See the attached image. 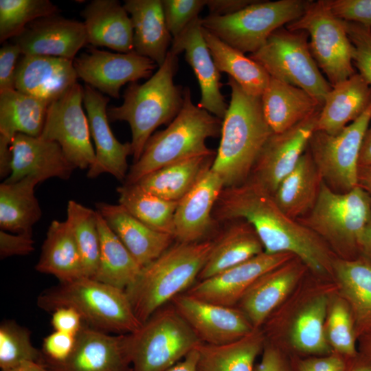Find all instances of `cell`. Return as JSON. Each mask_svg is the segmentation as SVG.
I'll return each mask as SVG.
<instances>
[{
	"label": "cell",
	"mask_w": 371,
	"mask_h": 371,
	"mask_svg": "<svg viewBox=\"0 0 371 371\" xmlns=\"http://www.w3.org/2000/svg\"><path fill=\"white\" fill-rule=\"evenodd\" d=\"M265 337L260 328L230 343L212 345L201 343L197 371H255L256 357L262 352Z\"/></svg>",
	"instance_id": "36"
},
{
	"label": "cell",
	"mask_w": 371,
	"mask_h": 371,
	"mask_svg": "<svg viewBox=\"0 0 371 371\" xmlns=\"http://www.w3.org/2000/svg\"><path fill=\"white\" fill-rule=\"evenodd\" d=\"M339 19L371 27V0H324Z\"/></svg>",
	"instance_id": "49"
},
{
	"label": "cell",
	"mask_w": 371,
	"mask_h": 371,
	"mask_svg": "<svg viewBox=\"0 0 371 371\" xmlns=\"http://www.w3.org/2000/svg\"><path fill=\"white\" fill-rule=\"evenodd\" d=\"M83 92L84 87L76 82L52 102L39 136L57 142L71 164L82 170L89 169L95 159L88 118L82 109Z\"/></svg>",
	"instance_id": "13"
},
{
	"label": "cell",
	"mask_w": 371,
	"mask_h": 371,
	"mask_svg": "<svg viewBox=\"0 0 371 371\" xmlns=\"http://www.w3.org/2000/svg\"><path fill=\"white\" fill-rule=\"evenodd\" d=\"M1 371H51L44 364L35 361H26L12 368Z\"/></svg>",
	"instance_id": "62"
},
{
	"label": "cell",
	"mask_w": 371,
	"mask_h": 371,
	"mask_svg": "<svg viewBox=\"0 0 371 371\" xmlns=\"http://www.w3.org/2000/svg\"><path fill=\"white\" fill-rule=\"evenodd\" d=\"M78 77L102 93L120 98L121 87L126 83L150 78L157 65L134 51L110 52L95 47L74 60Z\"/></svg>",
	"instance_id": "14"
},
{
	"label": "cell",
	"mask_w": 371,
	"mask_h": 371,
	"mask_svg": "<svg viewBox=\"0 0 371 371\" xmlns=\"http://www.w3.org/2000/svg\"><path fill=\"white\" fill-rule=\"evenodd\" d=\"M202 32L218 70L227 74L247 94L261 97L271 78L267 71L203 27Z\"/></svg>",
	"instance_id": "38"
},
{
	"label": "cell",
	"mask_w": 371,
	"mask_h": 371,
	"mask_svg": "<svg viewBox=\"0 0 371 371\" xmlns=\"http://www.w3.org/2000/svg\"><path fill=\"white\" fill-rule=\"evenodd\" d=\"M58 11L49 0H1L0 42L16 37L32 21L58 14Z\"/></svg>",
	"instance_id": "44"
},
{
	"label": "cell",
	"mask_w": 371,
	"mask_h": 371,
	"mask_svg": "<svg viewBox=\"0 0 371 371\" xmlns=\"http://www.w3.org/2000/svg\"><path fill=\"white\" fill-rule=\"evenodd\" d=\"M296 362L294 364L278 346L265 341L261 360L255 371H297Z\"/></svg>",
	"instance_id": "52"
},
{
	"label": "cell",
	"mask_w": 371,
	"mask_h": 371,
	"mask_svg": "<svg viewBox=\"0 0 371 371\" xmlns=\"http://www.w3.org/2000/svg\"><path fill=\"white\" fill-rule=\"evenodd\" d=\"M170 303L202 343L226 344L251 333L254 326L238 308L206 302L185 293Z\"/></svg>",
	"instance_id": "15"
},
{
	"label": "cell",
	"mask_w": 371,
	"mask_h": 371,
	"mask_svg": "<svg viewBox=\"0 0 371 371\" xmlns=\"http://www.w3.org/2000/svg\"><path fill=\"white\" fill-rule=\"evenodd\" d=\"M213 245L212 240L177 242L142 268L135 281L125 289L142 323L194 284Z\"/></svg>",
	"instance_id": "3"
},
{
	"label": "cell",
	"mask_w": 371,
	"mask_h": 371,
	"mask_svg": "<svg viewBox=\"0 0 371 371\" xmlns=\"http://www.w3.org/2000/svg\"><path fill=\"white\" fill-rule=\"evenodd\" d=\"M42 352L32 343L30 330L14 320L3 321L0 326V368H12L26 361L43 363Z\"/></svg>",
	"instance_id": "45"
},
{
	"label": "cell",
	"mask_w": 371,
	"mask_h": 371,
	"mask_svg": "<svg viewBox=\"0 0 371 371\" xmlns=\"http://www.w3.org/2000/svg\"><path fill=\"white\" fill-rule=\"evenodd\" d=\"M371 119V106L336 135L315 131L308 150L322 181L333 190L346 192L358 186L359 159Z\"/></svg>",
	"instance_id": "12"
},
{
	"label": "cell",
	"mask_w": 371,
	"mask_h": 371,
	"mask_svg": "<svg viewBox=\"0 0 371 371\" xmlns=\"http://www.w3.org/2000/svg\"><path fill=\"white\" fill-rule=\"evenodd\" d=\"M164 18L172 39L178 37L206 6V0H161Z\"/></svg>",
	"instance_id": "47"
},
{
	"label": "cell",
	"mask_w": 371,
	"mask_h": 371,
	"mask_svg": "<svg viewBox=\"0 0 371 371\" xmlns=\"http://www.w3.org/2000/svg\"><path fill=\"white\" fill-rule=\"evenodd\" d=\"M177 69V56L169 51L164 63L148 80L130 83L123 103L107 109L110 122L128 123L134 162L142 155L153 131L161 124H169L182 108L183 89L174 82Z\"/></svg>",
	"instance_id": "4"
},
{
	"label": "cell",
	"mask_w": 371,
	"mask_h": 371,
	"mask_svg": "<svg viewBox=\"0 0 371 371\" xmlns=\"http://www.w3.org/2000/svg\"><path fill=\"white\" fill-rule=\"evenodd\" d=\"M37 305L51 313L58 308H72L85 324L106 333L129 334L142 324L125 290L85 276L43 291Z\"/></svg>",
	"instance_id": "6"
},
{
	"label": "cell",
	"mask_w": 371,
	"mask_h": 371,
	"mask_svg": "<svg viewBox=\"0 0 371 371\" xmlns=\"http://www.w3.org/2000/svg\"><path fill=\"white\" fill-rule=\"evenodd\" d=\"M360 251L361 256L371 260V216L362 235Z\"/></svg>",
	"instance_id": "60"
},
{
	"label": "cell",
	"mask_w": 371,
	"mask_h": 371,
	"mask_svg": "<svg viewBox=\"0 0 371 371\" xmlns=\"http://www.w3.org/2000/svg\"><path fill=\"white\" fill-rule=\"evenodd\" d=\"M35 269L54 276L60 282L85 276L81 256L67 221L54 220L51 223Z\"/></svg>",
	"instance_id": "35"
},
{
	"label": "cell",
	"mask_w": 371,
	"mask_h": 371,
	"mask_svg": "<svg viewBox=\"0 0 371 371\" xmlns=\"http://www.w3.org/2000/svg\"><path fill=\"white\" fill-rule=\"evenodd\" d=\"M216 221L243 220L252 225L268 254L290 253L319 274H331L334 258L317 234L286 216L273 194L251 177L224 188L213 210Z\"/></svg>",
	"instance_id": "1"
},
{
	"label": "cell",
	"mask_w": 371,
	"mask_h": 371,
	"mask_svg": "<svg viewBox=\"0 0 371 371\" xmlns=\"http://www.w3.org/2000/svg\"><path fill=\"white\" fill-rule=\"evenodd\" d=\"M133 29V51L153 60L165 61L172 37L164 18L161 0H125Z\"/></svg>",
	"instance_id": "28"
},
{
	"label": "cell",
	"mask_w": 371,
	"mask_h": 371,
	"mask_svg": "<svg viewBox=\"0 0 371 371\" xmlns=\"http://www.w3.org/2000/svg\"><path fill=\"white\" fill-rule=\"evenodd\" d=\"M23 55H44L74 60L87 44L82 22L58 14L38 19L12 38Z\"/></svg>",
	"instance_id": "21"
},
{
	"label": "cell",
	"mask_w": 371,
	"mask_h": 371,
	"mask_svg": "<svg viewBox=\"0 0 371 371\" xmlns=\"http://www.w3.org/2000/svg\"><path fill=\"white\" fill-rule=\"evenodd\" d=\"M346 371H371V361L359 352L357 356L348 359Z\"/></svg>",
	"instance_id": "59"
},
{
	"label": "cell",
	"mask_w": 371,
	"mask_h": 371,
	"mask_svg": "<svg viewBox=\"0 0 371 371\" xmlns=\"http://www.w3.org/2000/svg\"><path fill=\"white\" fill-rule=\"evenodd\" d=\"M224 188L221 178L210 168L178 201L174 216L177 242L190 243L205 240L214 228L213 209Z\"/></svg>",
	"instance_id": "22"
},
{
	"label": "cell",
	"mask_w": 371,
	"mask_h": 371,
	"mask_svg": "<svg viewBox=\"0 0 371 371\" xmlns=\"http://www.w3.org/2000/svg\"><path fill=\"white\" fill-rule=\"evenodd\" d=\"M260 98L264 117L273 133L291 128L322 107L304 90L271 77Z\"/></svg>",
	"instance_id": "29"
},
{
	"label": "cell",
	"mask_w": 371,
	"mask_h": 371,
	"mask_svg": "<svg viewBox=\"0 0 371 371\" xmlns=\"http://www.w3.org/2000/svg\"><path fill=\"white\" fill-rule=\"evenodd\" d=\"M176 56L184 52L185 59L198 80L201 99L197 104L223 120L228 104L221 92V72L216 68L202 32L201 19L194 20L176 38L169 50Z\"/></svg>",
	"instance_id": "20"
},
{
	"label": "cell",
	"mask_w": 371,
	"mask_h": 371,
	"mask_svg": "<svg viewBox=\"0 0 371 371\" xmlns=\"http://www.w3.org/2000/svg\"><path fill=\"white\" fill-rule=\"evenodd\" d=\"M358 186L371 196V167L359 168Z\"/></svg>",
	"instance_id": "61"
},
{
	"label": "cell",
	"mask_w": 371,
	"mask_h": 371,
	"mask_svg": "<svg viewBox=\"0 0 371 371\" xmlns=\"http://www.w3.org/2000/svg\"><path fill=\"white\" fill-rule=\"evenodd\" d=\"M22 54L15 43H5L0 49V92L15 89L17 60Z\"/></svg>",
	"instance_id": "51"
},
{
	"label": "cell",
	"mask_w": 371,
	"mask_h": 371,
	"mask_svg": "<svg viewBox=\"0 0 371 371\" xmlns=\"http://www.w3.org/2000/svg\"><path fill=\"white\" fill-rule=\"evenodd\" d=\"M66 221L73 232L81 256L84 275L93 278L98 269L100 253L97 212L70 200Z\"/></svg>",
	"instance_id": "43"
},
{
	"label": "cell",
	"mask_w": 371,
	"mask_h": 371,
	"mask_svg": "<svg viewBox=\"0 0 371 371\" xmlns=\"http://www.w3.org/2000/svg\"><path fill=\"white\" fill-rule=\"evenodd\" d=\"M348 359L335 352L318 357L300 359L297 371H346Z\"/></svg>",
	"instance_id": "54"
},
{
	"label": "cell",
	"mask_w": 371,
	"mask_h": 371,
	"mask_svg": "<svg viewBox=\"0 0 371 371\" xmlns=\"http://www.w3.org/2000/svg\"><path fill=\"white\" fill-rule=\"evenodd\" d=\"M295 257L290 253L265 251L192 285L185 293L227 306H235L249 287L263 274Z\"/></svg>",
	"instance_id": "18"
},
{
	"label": "cell",
	"mask_w": 371,
	"mask_h": 371,
	"mask_svg": "<svg viewBox=\"0 0 371 371\" xmlns=\"http://www.w3.org/2000/svg\"><path fill=\"white\" fill-rule=\"evenodd\" d=\"M128 334L109 335L84 323L70 355L43 363L51 371H132Z\"/></svg>",
	"instance_id": "17"
},
{
	"label": "cell",
	"mask_w": 371,
	"mask_h": 371,
	"mask_svg": "<svg viewBox=\"0 0 371 371\" xmlns=\"http://www.w3.org/2000/svg\"><path fill=\"white\" fill-rule=\"evenodd\" d=\"M128 337L132 371H166L202 343L170 302Z\"/></svg>",
	"instance_id": "8"
},
{
	"label": "cell",
	"mask_w": 371,
	"mask_h": 371,
	"mask_svg": "<svg viewBox=\"0 0 371 371\" xmlns=\"http://www.w3.org/2000/svg\"><path fill=\"white\" fill-rule=\"evenodd\" d=\"M49 105L16 89L0 92V144L11 146L18 133L39 137Z\"/></svg>",
	"instance_id": "34"
},
{
	"label": "cell",
	"mask_w": 371,
	"mask_h": 371,
	"mask_svg": "<svg viewBox=\"0 0 371 371\" xmlns=\"http://www.w3.org/2000/svg\"><path fill=\"white\" fill-rule=\"evenodd\" d=\"M308 2L254 1L230 14H209L201 19V25L242 53L252 54L265 43L274 31L300 18Z\"/></svg>",
	"instance_id": "9"
},
{
	"label": "cell",
	"mask_w": 371,
	"mask_h": 371,
	"mask_svg": "<svg viewBox=\"0 0 371 371\" xmlns=\"http://www.w3.org/2000/svg\"><path fill=\"white\" fill-rule=\"evenodd\" d=\"M325 328L328 342L335 352L347 359L357 356L355 321L343 298L334 300L328 308Z\"/></svg>",
	"instance_id": "46"
},
{
	"label": "cell",
	"mask_w": 371,
	"mask_h": 371,
	"mask_svg": "<svg viewBox=\"0 0 371 371\" xmlns=\"http://www.w3.org/2000/svg\"><path fill=\"white\" fill-rule=\"evenodd\" d=\"M39 180L33 176L0 186V227L3 231L21 233L32 231L42 211L34 195Z\"/></svg>",
	"instance_id": "39"
},
{
	"label": "cell",
	"mask_w": 371,
	"mask_h": 371,
	"mask_svg": "<svg viewBox=\"0 0 371 371\" xmlns=\"http://www.w3.org/2000/svg\"><path fill=\"white\" fill-rule=\"evenodd\" d=\"M320 111L282 133H273L263 146L249 177L273 194L308 148L317 130Z\"/></svg>",
	"instance_id": "16"
},
{
	"label": "cell",
	"mask_w": 371,
	"mask_h": 371,
	"mask_svg": "<svg viewBox=\"0 0 371 371\" xmlns=\"http://www.w3.org/2000/svg\"><path fill=\"white\" fill-rule=\"evenodd\" d=\"M371 106V86L359 74L333 87L319 112L317 130L336 135Z\"/></svg>",
	"instance_id": "30"
},
{
	"label": "cell",
	"mask_w": 371,
	"mask_h": 371,
	"mask_svg": "<svg viewBox=\"0 0 371 371\" xmlns=\"http://www.w3.org/2000/svg\"><path fill=\"white\" fill-rule=\"evenodd\" d=\"M87 43L106 47L120 53L133 51L131 17L116 0H93L81 12Z\"/></svg>",
	"instance_id": "27"
},
{
	"label": "cell",
	"mask_w": 371,
	"mask_h": 371,
	"mask_svg": "<svg viewBox=\"0 0 371 371\" xmlns=\"http://www.w3.org/2000/svg\"><path fill=\"white\" fill-rule=\"evenodd\" d=\"M76 336L56 330L47 335L43 343V363L65 361L74 348Z\"/></svg>",
	"instance_id": "50"
},
{
	"label": "cell",
	"mask_w": 371,
	"mask_h": 371,
	"mask_svg": "<svg viewBox=\"0 0 371 371\" xmlns=\"http://www.w3.org/2000/svg\"><path fill=\"white\" fill-rule=\"evenodd\" d=\"M215 156H197L169 164L148 174L137 183L159 197L178 202L212 167Z\"/></svg>",
	"instance_id": "37"
},
{
	"label": "cell",
	"mask_w": 371,
	"mask_h": 371,
	"mask_svg": "<svg viewBox=\"0 0 371 371\" xmlns=\"http://www.w3.org/2000/svg\"><path fill=\"white\" fill-rule=\"evenodd\" d=\"M119 204L149 227L175 237L174 216L178 204L159 197L137 183L117 188Z\"/></svg>",
	"instance_id": "42"
},
{
	"label": "cell",
	"mask_w": 371,
	"mask_h": 371,
	"mask_svg": "<svg viewBox=\"0 0 371 371\" xmlns=\"http://www.w3.org/2000/svg\"><path fill=\"white\" fill-rule=\"evenodd\" d=\"M109 101V97L91 86L84 87L83 104L95 147V162L88 169L87 177L92 179L109 173L124 181L127 176L126 159L133 154L132 146L131 142H120L113 135L107 115Z\"/></svg>",
	"instance_id": "19"
},
{
	"label": "cell",
	"mask_w": 371,
	"mask_h": 371,
	"mask_svg": "<svg viewBox=\"0 0 371 371\" xmlns=\"http://www.w3.org/2000/svg\"><path fill=\"white\" fill-rule=\"evenodd\" d=\"M305 265L297 257L260 276L237 304L254 328H260L291 293Z\"/></svg>",
	"instance_id": "25"
},
{
	"label": "cell",
	"mask_w": 371,
	"mask_h": 371,
	"mask_svg": "<svg viewBox=\"0 0 371 371\" xmlns=\"http://www.w3.org/2000/svg\"><path fill=\"white\" fill-rule=\"evenodd\" d=\"M222 120L195 105L188 87L183 89L182 108L163 131L148 139L142 155L127 174L125 184L137 183L148 174L188 158L216 154L205 141L221 133Z\"/></svg>",
	"instance_id": "5"
},
{
	"label": "cell",
	"mask_w": 371,
	"mask_h": 371,
	"mask_svg": "<svg viewBox=\"0 0 371 371\" xmlns=\"http://www.w3.org/2000/svg\"><path fill=\"white\" fill-rule=\"evenodd\" d=\"M333 271L352 312L357 337H361L371 330V260L361 255L335 258Z\"/></svg>",
	"instance_id": "31"
},
{
	"label": "cell",
	"mask_w": 371,
	"mask_h": 371,
	"mask_svg": "<svg viewBox=\"0 0 371 371\" xmlns=\"http://www.w3.org/2000/svg\"><path fill=\"white\" fill-rule=\"evenodd\" d=\"M305 31L280 27L249 58L270 77L299 87L322 106L333 87L323 76L313 58Z\"/></svg>",
	"instance_id": "10"
},
{
	"label": "cell",
	"mask_w": 371,
	"mask_h": 371,
	"mask_svg": "<svg viewBox=\"0 0 371 371\" xmlns=\"http://www.w3.org/2000/svg\"><path fill=\"white\" fill-rule=\"evenodd\" d=\"M95 205L108 226L142 267L172 245L175 239L173 236L149 227L122 205L104 202L97 203Z\"/></svg>",
	"instance_id": "26"
},
{
	"label": "cell",
	"mask_w": 371,
	"mask_h": 371,
	"mask_svg": "<svg viewBox=\"0 0 371 371\" xmlns=\"http://www.w3.org/2000/svg\"><path fill=\"white\" fill-rule=\"evenodd\" d=\"M370 216L371 196L362 188L338 192L322 181L314 207L297 221L330 244L341 258L354 259L361 256V238Z\"/></svg>",
	"instance_id": "7"
},
{
	"label": "cell",
	"mask_w": 371,
	"mask_h": 371,
	"mask_svg": "<svg viewBox=\"0 0 371 371\" xmlns=\"http://www.w3.org/2000/svg\"><path fill=\"white\" fill-rule=\"evenodd\" d=\"M252 0H206L210 14L225 16L234 13L252 3Z\"/></svg>",
	"instance_id": "56"
},
{
	"label": "cell",
	"mask_w": 371,
	"mask_h": 371,
	"mask_svg": "<svg viewBox=\"0 0 371 371\" xmlns=\"http://www.w3.org/2000/svg\"><path fill=\"white\" fill-rule=\"evenodd\" d=\"M322 182V177L308 150L280 183L273 196L281 210L297 221L306 216L314 207Z\"/></svg>",
	"instance_id": "32"
},
{
	"label": "cell",
	"mask_w": 371,
	"mask_h": 371,
	"mask_svg": "<svg viewBox=\"0 0 371 371\" xmlns=\"http://www.w3.org/2000/svg\"><path fill=\"white\" fill-rule=\"evenodd\" d=\"M51 324L54 330L76 335L84 322L80 315L74 308L62 307L52 312Z\"/></svg>",
	"instance_id": "55"
},
{
	"label": "cell",
	"mask_w": 371,
	"mask_h": 371,
	"mask_svg": "<svg viewBox=\"0 0 371 371\" xmlns=\"http://www.w3.org/2000/svg\"><path fill=\"white\" fill-rule=\"evenodd\" d=\"M231 100L222 120L221 140L211 169L224 187L249 179L260 153L273 133L262 109L260 97L247 94L231 77L227 83Z\"/></svg>",
	"instance_id": "2"
},
{
	"label": "cell",
	"mask_w": 371,
	"mask_h": 371,
	"mask_svg": "<svg viewBox=\"0 0 371 371\" xmlns=\"http://www.w3.org/2000/svg\"><path fill=\"white\" fill-rule=\"evenodd\" d=\"M328 297L319 295L310 300L297 313L290 330V341L297 352L313 355L331 353L326 335Z\"/></svg>",
	"instance_id": "41"
},
{
	"label": "cell",
	"mask_w": 371,
	"mask_h": 371,
	"mask_svg": "<svg viewBox=\"0 0 371 371\" xmlns=\"http://www.w3.org/2000/svg\"><path fill=\"white\" fill-rule=\"evenodd\" d=\"M198 351L196 348L188 353L184 359L166 371H197Z\"/></svg>",
	"instance_id": "58"
},
{
	"label": "cell",
	"mask_w": 371,
	"mask_h": 371,
	"mask_svg": "<svg viewBox=\"0 0 371 371\" xmlns=\"http://www.w3.org/2000/svg\"><path fill=\"white\" fill-rule=\"evenodd\" d=\"M359 167H371V119L361 144L359 159Z\"/></svg>",
	"instance_id": "57"
},
{
	"label": "cell",
	"mask_w": 371,
	"mask_h": 371,
	"mask_svg": "<svg viewBox=\"0 0 371 371\" xmlns=\"http://www.w3.org/2000/svg\"><path fill=\"white\" fill-rule=\"evenodd\" d=\"M361 337L359 352L371 361V330L362 335Z\"/></svg>",
	"instance_id": "63"
},
{
	"label": "cell",
	"mask_w": 371,
	"mask_h": 371,
	"mask_svg": "<svg viewBox=\"0 0 371 371\" xmlns=\"http://www.w3.org/2000/svg\"><path fill=\"white\" fill-rule=\"evenodd\" d=\"M34 249L32 231L11 234L0 230V257L5 258L12 256H24Z\"/></svg>",
	"instance_id": "53"
},
{
	"label": "cell",
	"mask_w": 371,
	"mask_h": 371,
	"mask_svg": "<svg viewBox=\"0 0 371 371\" xmlns=\"http://www.w3.org/2000/svg\"><path fill=\"white\" fill-rule=\"evenodd\" d=\"M214 240V245L198 280L214 276L264 251L254 228L248 222L237 220Z\"/></svg>",
	"instance_id": "33"
},
{
	"label": "cell",
	"mask_w": 371,
	"mask_h": 371,
	"mask_svg": "<svg viewBox=\"0 0 371 371\" xmlns=\"http://www.w3.org/2000/svg\"><path fill=\"white\" fill-rule=\"evenodd\" d=\"M96 212L100 253L93 279L125 290L135 281L142 267Z\"/></svg>",
	"instance_id": "40"
},
{
	"label": "cell",
	"mask_w": 371,
	"mask_h": 371,
	"mask_svg": "<svg viewBox=\"0 0 371 371\" xmlns=\"http://www.w3.org/2000/svg\"><path fill=\"white\" fill-rule=\"evenodd\" d=\"M343 23L353 46V65L371 86V27L352 21Z\"/></svg>",
	"instance_id": "48"
},
{
	"label": "cell",
	"mask_w": 371,
	"mask_h": 371,
	"mask_svg": "<svg viewBox=\"0 0 371 371\" xmlns=\"http://www.w3.org/2000/svg\"><path fill=\"white\" fill-rule=\"evenodd\" d=\"M286 28L305 31L310 36L311 54L332 87L356 74L353 46L343 21L332 12L324 0L309 1L304 14Z\"/></svg>",
	"instance_id": "11"
},
{
	"label": "cell",
	"mask_w": 371,
	"mask_h": 371,
	"mask_svg": "<svg viewBox=\"0 0 371 371\" xmlns=\"http://www.w3.org/2000/svg\"><path fill=\"white\" fill-rule=\"evenodd\" d=\"M78 78L73 60L23 55L16 67L15 89L50 104L74 85Z\"/></svg>",
	"instance_id": "24"
},
{
	"label": "cell",
	"mask_w": 371,
	"mask_h": 371,
	"mask_svg": "<svg viewBox=\"0 0 371 371\" xmlns=\"http://www.w3.org/2000/svg\"><path fill=\"white\" fill-rule=\"evenodd\" d=\"M10 174L5 183L33 176L40 182L52 177L68 179L76 168L56 142L18 133L11 146Z\"/></svg>",
	"instance_id": "23"
}]
</instances>
